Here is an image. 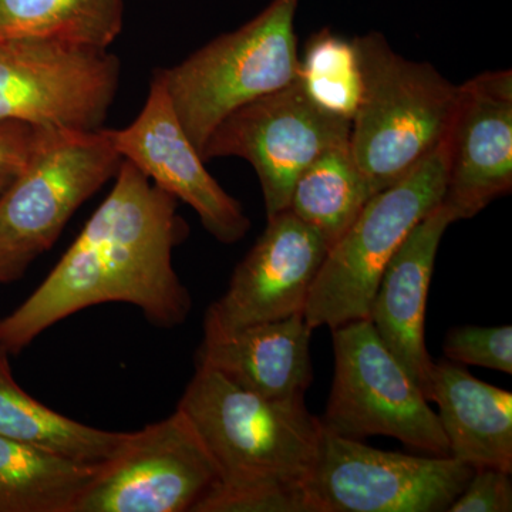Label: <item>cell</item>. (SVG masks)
Returning <instances> with one entry per match:
<instances>
[{
    "label": "cell",
    "mask_w": 512,
    "mask_h": 512,
    "mask_svg": "<svg viewBox=\"0 0 512 512\" xmlns=\"http://www.w3.org/2000/svg\"><path fill=\"white\" fill-rule=\"evenodd\" d=\"M362 96L350 127L353 160L373 194L413 173L444 143L458 86L430 63L404 59L382 33L355 37Z\"/></svg>",
    "instance_id": "3"
},
{
    "label": "cell",
    "mask_w": 512,
    "mask_h": 512,
    "mask_svg": "<svg viewBox=\"0 0 512 512\" xmlns=\"http://www.w3.org/2000/svg\"><path fill=\"white\" fill-rule=\"evenodd\" d=\"M110 133L123 160L160 190L190 205L217 241L231 245L247 235L251 221L241 204L208 173L200 151L178 120L160 72L154 73L136 119Z\"/></svg>",
    "instance_id": "13"
},
{
    "label": "cell",
    "mask_w": 512,
    "mask_h": 512,
    "mask_svg": "<svg viewBox=\"0 0 512 512\" xmlns=\"http://www.w3.org/2000/svg\"><path fill=\"white\" fill-rule=\"evenodd\" d=\"M447 138L399 183L373 195L329 248L306 303L312 329L369 319L384 268L410 231L443 201Z\"/></svg>",
    "instance_id": "5"
},
{
    "label": "cell",
    "mask_w": 512,
    "mask_h": 512,
    "mask_svg": "<svg viewBox=\"0 0 512 512\" xmlns=\"http://www.w3.org/2000/svg\"><path fill=\"white\" fill-rule=\"evenodd\" d=\"M301 0H272L254 19L183 62L158 70L198 151L229 114L298 79L295 18Z\"/></svg>",
    "instance_id": "4"
},
{
    "label": "cell",
    "mask_w": 512,
    "mask_h": 512,
    "mask_svg": "<svg viewBox=\"0 0 512 512\" xmlns=\"http://www.w3.org/2000/svg\"><path fill=\"white\" fill-rule=\"evenodd\" d=\"M299 84L319 107L352 121L362 96V70L355 40L325 28L309 37L299 57Z\"/></svg>",
    "instance_id": "22"
},
{
    "label": "cell",
    "mask_w": 512,
    "mask_h": 512,
    "mask_svg": "<svg viewBox=\"0 0 512 512\" xmlns=\"http://www.w3.org/2000/svg\"><path fill=\"white\" fill-rule=\"evenodd\" d=\"M36 131L25 170L0 198V248L28 266L123 163L109 128Z\"/></svg>",
    "instance_id": "7"
},
{
    "label": "cell",
    "mask_w": 512,
    "mask_h": 512,
    "mask_svg": "<svg viewBox=\"0 0 512 512\" xmlns=\"http://www.w3.org/2000/svg\"><path fill=\"white\" fill-rule=\"evenodd\" d=\"M119 84L120 60L107 49L62 40H0V120L101 130Z\"/></svg>",
    "instance_id": "8"
},
{
    "label": "cell",
    "mask_w": 512,
    "mask_h": 512,
    "mask_svg": "<svg viewBox=\"0 0 512 512\" xmlns=\"http://www.w3.org/2000/svg\"><path fill=\"white\" fill-rule=\"evenodd\" d=\"M312 332L299 313L221 338H204L197 366L210 367L235 386L265 399H305L313 380Z\"/></svg>",
    "instance_id": "16"
},
{
    "label": "cell",
    "mask_w": 512,
    "mask_h": 512,
    "mask_svg": "<svg viewBox=\"0 0 512 512\" xmlns=\"http://www.w3.org/2000/svg\"><path fill=\"white\" fill-rule=\"evenodd\" d=\"M332 332L335 376L319 417L323 429L360 441L392 437L429 456L450 457L437 413L372 322L355 320Z\"/></svg>",
    "instance_id": "6"
},
{
    "label": "cell",
    "mask_w": 512,
    "mask_h": 512,
    "mask_svg": "<svg viewBox=\"0 0 512 512\" xmlns=\"http://www.w3.org/2000/svg\"><path fill=\"white\" fill-rule=\"evenodd\" d=\"M266 220L261 237L235 268L227 292L205 313L204 338L305 313L328 241L289 210Z\"/></svg>",
    "instance_id": "12"
},
{
    "label": "cell",
    "mask_w": 512,
    "mask_h": 512,
    "mask_svg": "<svg viewBox=\"0 0 512 512\" xmlns=\"http://www.w3.org/2000/svg\"><path fill=\"white\" fill-rule=\"evenodd\" d=\"M453 222L443 202L434 207L384 268L370 305L377 335L426 397L434 365L424 338L427 298L441 239Z\"/></svg>",
    "instance_id": "15"
},
{
    "label": "cell",
    "mask_w": 512,
    "mask_h": 512,
    "mask_svg": "<svg viewBox=\"0 0 512 512\" xmlns=\"http://www.w3.org/2000/svg\"><path fill=\"white\" fill-rule=\"evenodd\" d=\"M177 409L220 476L195 512H312L308 484L323 426L305 399H265L197 366Z\"/></svg>",
    "instance_id": "2"
},
{
    "label": "cell",
    "mask_w": 512,
    "mask_h": 512,
    "mask_svg": "<svg viewBox=\"0 0 512 512\" xmlns=\"http://www.w3.org/2000/svg\"><path fill=\"white\" fill-rule=\"evenodd\" d=\"M512 190V72H484L458 86L447 136L443 204L470 220Z\"/></svg>",
    "instance_id": "14"
},
{
    "label": "cell",
    "mask_w": 512,
    "mask_h": 512,
    "mask_svg": "<svg viewBox=\"0 0 512 512\" xmlns=\"http://www.w3.org/2000/svg\"><path fill=\"white\" fill-rule=\"evenodd\" d=\"M113 188L45 281L0 319V345L19 353L60 320L100 303H130L175 328L191 311L174 248L187 237L178 201L123 160Z\"/></svg>",
    "instance_id": "1"
},
{
    "label": "cell",
    "mask_w": 512,
    "mask_h": 512,
    "mask_svg": "<svg viewBox=\"0 0 512 512\" xmlns=\"http://www.w3.org/2000/svg\"><path fill=\"white\" fill-rule=\"evenodd\" d=\"M373 192L348 144L326 151L296 180L288 210L332 247L356 220Z\"/></svg>",
    "instance_id": "21"
},
{
    "label": "cell",
    "mask_w": 512,
    "mask_h": 512,
    "mask_svg": "<svg viewBox=\"0 0 512 512\" xmlns=\"http://www.w3.org/2000/svg\"><path fill=\"white\" fill-rule=\"evenodd\" d=\"M123 0H0V40L49 39L109 49Z\"/></svg>",
    "instance_id": "20"
},
{
    "label": "cell",
    "mask_w": 512,
    "mask_h": 512,
    "mask_svg": "<svg viewBox=\"0 0 512 512\" xmlns=\"http://www.w3.org/2000/svg\"><path fill=\"white\" fill-rule=\"evenodd\" d=\"M26 269H28V265L0 248V282L16 281L25 274Z\"/></svg>",
    "instance_id": "26"
},
{
    "label": "cell",
    "mask_w": 512,
    "mask_h": 512,
    "mask_svg": "<svg viewBox=\"0 0 512 512\" xmlns=\"http://www.w3.org/2000/svg\"><path fill=\"white\" fill-rule=\"evenodd\" d=\"M36 128L0 120V198L25 170L36 143Z\"/></svg>",
    "instance_id": "25"
},
{
    "label": "cell",
    "mask_w": 512,
    "mask_h": 512,
    "mask_svg": "<svg viewBox=\"0 0 512 512\" xmlns=\"http://www.w3.org/2000/svg\"><path fill=\"white\" fill-rule=\"evenodd\" d=\"M473 471L453 457L379 450L323 429L308 488L315 512H443Z\"/></svg>",
    "instance_id": "9"
},
{
    "label": "cell",
    "mask_w": 512,
    "mask_h": 512,
    "mask_svg": "<svg viewBox=\"0 0 512 512\" xmlns=\"http://www.w3.org/2000/svg\"><path fill=\"white\" fill-rule=\"evenodd\" d=\"M352 121L319 109L298 80L229 114L201 151L204 161L238 157L258 174L266 218L288 210L299 175L326 151L348 144Z\"/></svg>",
    "instance_id": "10"
},
{
    "label": "cell",
    "mask_w": 512,
    "mask_h": 512,
    "mask_svg": "<svg viewBox=\"0 0 512 512\" xmlns=\"http://www.w3.org/2000/svg\"><path fill=\"white\" fill-rule=\"evenodd\" d=\"M427 400L437 403L450 457L477 470L512 473V393L483 382L466 367L434 363Z\"/></svg>",
    "instance_id": "17"
},
{
    "label": "cell",
    "mask_w": 512,
    "mask_h": 512,
    "mask_svg": "<svg viewBox=\"0 0 512 512\" xmlns=\"http://www.w3.org/2000/svg\"><path fill=\"white\" fill-rule=\"evenodd\" d=\"M0 436L104 466L123 450L130 433L86 426L37 402L13 379L8 352L0 345Z\"/></svg>",
    "instance_id": "18"
},
{
    "label": "cell",
    "mask_w": 512,
    "mask_h": 512,
    "mask_svg": "<svg viewBox=\"0 0 512 512\" xmlns=\"http://www.w3.org/2000/svg\"><path fill=\"white\" fill-rule=\"evenodd\" d=\"M101 468L0 436V512H73Z\"/></svg>",
    "instance_id": "19"
},
{
    "label": "cell",
    "mask_w": 512,
    "mask_h": 512,
    "mask_svg": "<svg viewBox=\"0 0 512 512\" xmlns=\"http://www.w3.org/2000/svg\"><path fill=\"white\" fill-rule=\"evenodd\" d=\"M218 480L210 453L177 409L130 433L73 512H195Z\"/></svg>",
    "instance_id": "11"
},
{
    "label": "cell",
    "mask_w": 512,
    "mask_h": 512,
    "mask_svg": "<svg viewBox=\"0 0 512 512\" xmlns=\"http://www.w3.org/2000/svg\"><path fill=\"white\" fill-rule=\"evenodd\" d=\"M444 355L458 365L487 367L512 373V328L461 326L451 329L444 340Z\"/></svg>",
    "instance_id": "23"
},
{
    "label": "cell",
    "mask_w": 512,
    "mask_h": 512,
    "mask_svg": "<svg viewBox=\"0 0 512 512\" xmlns=\"http://www.w3.org/2000/svg\"><path fill=\"white\" fill-rule=\"evenodd\" d=\"M448 511H512L511 473L497 468H477Z\"/></svg>",
    "instance_id": "24"
}]
</instances>
